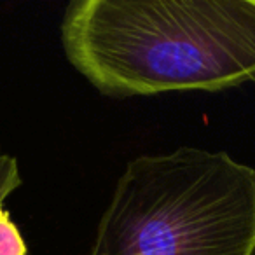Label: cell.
<instances>
[{"label":"cell","mask_w":255,"mask_h":255,"mask_svg":"<svg viewBox=\"0 0 255 255\" xmlns=\"http://www.w3.org/2000/svg\"><path fill=\"white\" fill-rule=\"evenodd\" d=\"M21 185L16 157L0 152V255H26L28 248L21 231L9 217L4 203Z\"/></svg>","instance_id":"3957f363"},{"label":"cell","mask_w":255,"mask_h":255,"mask_svg":"<svg viewBox=\"0 0 255 255\" xmlns=\"http://www.w3.org/2000/svg\"><path fill=\"white\" fill-rule=\"evenodd\" d=\"M89 255H255V168L198 147L135 157Z\"/></svg>","instance_id":"7a4b0ae2"},{"label":"cell","mask_w":255,"mask_h":255,"mask_svg":"<svg viewBox=\"0 0 255 255\" xmlns=\"http://www.w3.org/2000/svg\"><path fill=\"white\" fill-rule=\"evenodd\" d=\"M68 63L116 100L255 84V0H74Z\"/></svg>","instance_id":"6da1fadb"}]
</instances>
